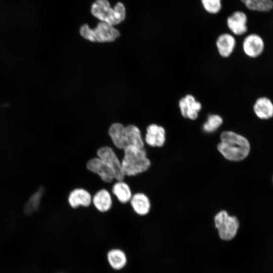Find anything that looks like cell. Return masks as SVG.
<instances>
[{
	"instance_id": "1",
	"label": "cell",
	"mask_w": 273,
	"mask_h": 273,
	"mask_svg": "<svg viewBox=\"0 0 273 273\" xmlns=\"http://www.w3.org/2000/svg\"><path fill=\"white\" fill-rule=\"evenodd\" d=\"M220 142L217 149L226 159L239 161L248 155L250 146L248 140L242 135L232 131H224L220 134Z\"/></svg>"
},
{
	"instance_id": "2",
	"label": "cell",
	"mask_w": 273,
	"mask_h": 273,
	"mask_svg": "<svg viewBox=\"0 0 273 273\" xmlns=\"http://www.w3.org/2000/svg\"><path fill=\"white\" fill-rule=\"evenodd\" d=\"M109 135L114 146L123 150L129 146L143 148L144 143L140 129L134 125L124 126L120 123H114L109 127Z\"/></svg>"
},
{
	"instance_id": "3",
	"label": "cell",
	"mask_w": 273,
	"mask_h": 273,
	"mask_svg": "<svg viewBox=\"0 0 273 273\" xmlns=\"http://www.w3.org/2000/svg\"><path fill=\"white\" fill-rule=\"evenodd\" d=\"M121 165L125 176H131L147 171L151 163L144 148L129 146L123 150Z\"/></svg>"
},
{
	"instance_id": "4",
	"label": "cell",
	"mask_w": 273,
	"mask_h": 273,
	"mask_svg": "<svg viewBox=\"0 0 273 273\" xmlns=\"http://www.w3.org/2000/svg\"><path fill=\"white\" fill-rule=\"evenodd\" d=\"M91 13L100 21L113 26L121 23L126 17L125 8L122 3L118 2L112 8L107 0H96L92 6Z\"/></svg>"
},
{
	"instance_id": "5",
	"label": "cell",
	"mask_w": 273,
	"mask_h": 273,
	"mask_svg": "<svg viewBox=\"0 0 273 273\" xmlns=\"http://www.w3.org/2000/svg\"><path fill=\"white\" fill-rule=\"evenodd\" d=\"M79 32L83 37L92 42H112L120 35L114 26L103 21L99 22L94 29L86 24H83L80 27Z\"/></svg>"
},
{
	"instance_id": "6",
	"label": "cell",
	"mask_w": 273,
	"mask_h": 273,
	"mask_svg": "<svg viewBox=\"0 0 273 273\" xmlns=\"http://www.w3.org/2000/svg\"><path fill=\"white\" fill-rule=\"evenodd\" d=\"M214 221L222 240L231 241L236 237L239 228V222L236 216L229 215L226 211L222 210L215 215Z\"/></svg>"
},
{
	"instance_id": "7",
	"label": "cell",
	"mask_w": 273,
	"mask_h": 273,
	"mask_svg": "<svg viewBox=\"0 0 273 273\" xmlns=\"http://www.w3.org/2000/svg\"><path fill=\"white\" fill-rule=\"evenodd\" d=\"M97 155L111 168L117 181L124 180L125 176L122 170L121 162L111 147L105 146L100 148L97 150Z\"/></svg>"
},
{
	"instance_id": "8",
	"label": "cell",
	"mask_w": 273,
	"mask_h": 273,
	"mask_svg": "<svg viewBox=\"0 0 273 273\" xmlns=\"http://www.w3.org/2000/svg\"><path fill=\"white\" fill-rule=\"evenodd\" d=\"M265 48V42L263 38L256 33L248 34L242 42L243 52L247 57L252 59L261 56Z\"/></svg>"
},
{
	"instance_id": "9",
	"label": "cell",
	"mask_w": 273,
	"mask_h": 273,
	"mask_svg": "<svg viewBox=\"0 0 273 273\" xmlns=\"http://www.w3.org/2000/svg\"><path fill=\"white\" fill-rule=\"evenodd\" d=\"M86 168L98 175L105 183L109 184L115 179L114 173L111 168L99 157L90 159L86 163Z\"/></svg>"
},
{
	"instance_id": "10",
	"label": "cell",
	"mask_w": 273,
	"mask_h": 273,
	"mask_svg": "<svg viewBox=\"0 0 273 273\" xmlns=\"http://www.w3.org/2000/svg\"><path fill=\"white\" fill-rule=\"evenodd\" d=\"M226 22L228 28L234 35H242L248 30V18L242 11L233 12L227 17Z\"/></svg>"
},
{
	"instance_id": "11",
	"label": "cell",
	"mask_w": 273,
	"mask_h": 273,
	"mask_svg": "<svg viewBox=\"0 0 273 273\" xmlns=\"http://www.w3.org/2000/svg\"><path fill=\"white\" fill-rule=\"evenodd\" d=\"M178 106L182 116L191 120H195L202 108L201 103L192 95H187L180 99Z\"/></svg>"
},
{
	"instance_id": "12",
	"label": "cell",
	"mask_w": 273,
	"mask_h": 273,
	"mask_svg": "<svg viewBox=\"0 0 273 273\" xmlns=\"http://www.w3.org/2000/svg\"><path fill=\"white\" fill-rule=\"evenodd\" d=\"M252 108L255 116L261 120H268L273 117V102L267 97L257 98Z\"/></svg>"
},
{
	"instance_id": "13",
	"label": "cell",
	"mask_w": 273,
	"mask_h": 273,
	"mask_svg": "<svg viewBox=\"0 0 273 273\" xmlns=\"http://www.w3.org/2000/svg\"><path fill=\"white\" fill-rule=\"evenodd\" d=\"M68 202L72 208H76L80 206L87 207L92 203V196L86 190L83 188H76L70 192Z\"/></svg>"
},
{
	"instance_id": "14",
	"label": "cell",
	"mask_w": 273,
	"mask_h": 273,
	"mask_svg": "<svg viewBox=\"0 0 273 273\" xmlns=\"http://www.w3.org/2000/svg\"><path fill=\"white\" fill-rule=\"evenodd\" d=\"M145 142L151 147H162L165 142L164 128L156 124L149 125L146 129Z\"/></svg>"
},
{
	"instance_id": "15",
	"label": "cell",
	"mask_w": 273,
	"mask_h": 273,
	"mask_svg": "<svg viewBox=\"0 0 273 273\" xmlns=\"http://www.w3.org/2000/svg\"><path fill=\"white\" fill-rule=\"evenodd\" d=\"M236 46L234 36L229 33H223L218 36L216 40V46L219 55L224 58L231 56Z\"/></svg>"
},
{
	"instance_id": "16",
	"label": "cell",
	"mask_w": 273,
	"mask_h": 273,
	"mask_svg": "<svg viewBox=\"0 0 273 273\" xmlns=\"http://www.w3.org/2000/svg\"><path fill=\"white\" fill-rule=\"evenodd\" d=\"M94 207L101 212L108 211L112 207L113 202L109 192L102 189L98 191L92 197Z\"/></svg>"
},
{
	"instance_id": "17",
	"label": "cell",
	"mask_w": 273,
	"mask_h": 273,
	"mask_svg": "<svg viewBox=\"0 0 273 273\" xmlns=\"http://www.w3.org/2000/svg\"><path fill=\"white\" fill-rule=\"evenodd\" d=\"M130 203L134 211L139 215H146L150 211V201L149 198L144 193H136L133 195Z\"/></svg>"
},
{
	"instance_id": "18",
	"label": "cell",
	"mask_w": 273,
	"mask_h": 273,
	"mask_svg": "<svg viewBox=\"0 0 273 273\" xmlns=\"http://www.w3.org/2000/svg\"><path fill=\"white\" fill-rule=\"evenodd\" d=\"M112 192L118 201L124 204L129 202L132 196L129 186L123 180L117 181L114 183Z\"/></svg>"
},
{
	"instance_id": "19",
	"label": "cell",
	"mask_w": 273,
	"mask_h": 273,
	"mask_svg": "<svg viewBox=\"0 0 273 273\" xmlns=\"http://www.w3.org/2000/svg\"><path fill=\"white\" fill-rule=\"evenodd\" d=\"M107 260L111 267L116 270L122 269L127 262L125 253L119 249L110 250L107 254Z\"/></svg>"
},
{
	"instance_id": "20",
	"label": "cell",
	"mask_w": 273,
	"mask_h": 273,
	"mask_svg": "<svg viewBox=\"0 0 273 273\" xmlns=\"http://www.w3.org/2000/svg\"><path fill=\"white\" fill-rule=\"evenodd\" d=\"M250 10L268 12L273 8L272 0H240Z\"/></svg>"
},
{
	"instance_id": "21",
	"label": "cell",
	"mask_w": 273,
	"mask_h": 273,
	"mask_svg": "<svg viewBox=\"0 0 273 273\" xmlns=\"http://www.w3.org/2000/svg\"><path fill=\"white\" fill-rule=\"evenodd\" d=\"M200 3L204 10L211 15L219 14L223 7L222 0H200Z\"/></svg>"
},
{
	"instance_id": "22",
	"label": "cell",
	"mask_w": 273,
	"mask_h": 273,
	"mask_svg": "<svg viewBox=\"0 0 273 273\" xmlns=\"http://www.w3.org/2000/svg\"><path fill=\"white\" fill-rule=\"evenodd\" d=\"M223 120L221 117L217 114H210L203 125V129L208 133L215 131L222 124Z\"/></svg>"
},
{
	"instance_id": "23",
	"label": "cell",
	"mask_w": 273,
	"mask_h": 273,
	"mask_svg": "<svg viewBox=\"0 0 273 273\" xmlns=\"http://www.w3.org/2000/svg\"><path fill=\"white\" fill-rule=\"evenodd\" d=\"M42 194V189H40L29 199L25 207V211L26 213H31L38 208Z\"/></svg>"
}]
</instances>
